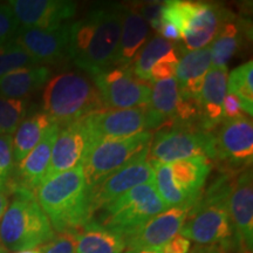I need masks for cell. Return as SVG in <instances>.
Segmentation results:
<instances>
[{
  "label": "cell",
  "mask_w": 253,
  "mask_h": 253,
  "mask_svg": "<svg viewBox=\"0 0 253 253\" xmlns=\"http://www.w3.org/2000/svg\"><path fill=\"white\" fill-rule=\"evenodd\" d=\"M125 5H104L69 24L68 58L93 75L113 67L122 31Z\"/></svg>",
  "instance_id": "1"
},
{
  "label": "cell",
  "mask_w": 253,
  "mask_h": 253,
  "mask_svg": "<svg viewBox=\"0 0 253 253\" xmlns=\"http://www.w3.org/2000/svg\"><path fill=\"white\" fill-rule=\"evenodd\" d=\"M36 198L58 232H78L93 219L82 166L43 181L37 188Z\"/></svg>",
  "instance_id": "2"
},
{
  "label": "cell",
  "mask_w": 253,
  "mask_h": 253,
  "mask_svg": "<svg viewBox=\"0 0 253 253\" xmlns=\"http://www.w3.org/2000/svg\"><path fill=\"white\" fill-rule=\"evenodd\" d=\"M42 107L43 113L59 126L106 110L93 80L78 72L49 79L42 93Z\"/></svg>",
  "instance_id": "3"
},
{
  "label": "cell",
  "mask_w": 253,
  "mask_h": 253,
  "mask_svg": "<svg viewBox=\"0 0 253 253\" xmlns=\"http://www.w3.org/2000/svg\"><path fill=\"white\" fill-rule=\"evenodd\" d=\"M14 194L0 221V244L12 252L47 244L54 237V231L36 196L23 188H14Z\"/></svg>",
  "instance_id": "4"
},
{
  "label": "cell",
  "mask_w": 253,
  "mask_h": 253,
  "mask_svg": "<svg viewBox=\"0 0 253 253\" xmlns=\"http://www.w3.org/2000/svg\"><path fill=\"white\" fill-rule=\"evenodd\" d=\"M233 182L229 177H220L190 209L188 218L179 235L201 245H220L229 248L233 236V226L227 209V198Z\"/></svg>",
  "instance_id": "5"
},
{
  "label": "cell",
  "mask_w": 253,
  "mask_h": 253,
  "mask_svg": "<svg viewBox=\"0 0 253 253\" xmlns=\"http://www.w3.org/2000/svg\"><path fill=\"white\" fill-rule=\"evenodd\" d=\"M227 18L229 13L219 5L190 0L164 1L162 12V20L175 25L189 50L208 47Z\"/></svg>",
  "instance_id": "6"
},
{
  "label": "cell",
  "mask_w": 253,
  "mask_h": 253,
  "mask_svg": "<svg viewBox=\"0 0 253 253\" xmlns=\"http://www.w3.org/2000/svg\"><path fill=\"white\" fill-rule=\"evenodd\" d=\"M166 210L168 208L158 196L154 183H145L101 208L100 216L95 221L126 240Z\"/></svg>",
  "instance_id": "7"
},
{
  "label": "cell",
  "mask_w": 253,
  "mask_h": 253,
  "mask_svg": "<svg viewBox=\"0 0 253 253\" xmlns=\"http://www.w3.org/2000/svg\"><path fill=\"white\" fill-rule=\"evenodd\" d=\"M153 136L151 131H143L129 137L104 138L91 143L82 162L87 185L91 188L104 177L149 153Z\"/></svg>",
  "instance_id": "8"
},
{
  "label": "cell",
  "mask_w": 253,
  "mask_h": 253,
  "mask_svg": "<svg viewBox=\"0 0 253 253\" xmlns=\"http://www.w3.org/2000/svg\"><path fill=\"white\" fill-rule=\"evenodd\" d=\"M106 110L145 108L149 103L153 82L143 81L130 66H114L93 75Z\"/></svg>",
  "instance_id": "9"
},
{
  "label": "cell",
  "mask_w": 253,
  "mask_h": 253,
  "mask_svg": "<svg viewBox=\"0 0 253 253\" xmlns=\"http://www.w3.org/2000/svg\"><path fill=\"white\" fill-rule=\"evenodd\" d=\"M147 160L171 164L194 157L213 158V132L192 128L170 126L153 136Z\"/></svg>",
  "instance_id": "10"
},
{
  "label": "cell",
  "mask_w": 253,
  "mask_h": 253,
  "mask_svg": "<svg viewBox=\"0 0 253 253\" xmlns=\"http://www.w3.org/2000/svg\"><path fill=\"white\" fill-rule=\"evenodd\" d=\"M147 157L148 154L142 155L89 188L91 216L135 186L155 182L153 167L148 162Z\"/></svg>",
  "instance_id": "11"
},
{
  "label": "cell",
  "mask_w": 253,
  "mask_h": 253,
  "mask_svg": "<svg viewBox=\"0 0 253 253\" xmlns=\"http://www.w3.org/2000/svg\"><path fill=\"white\" fill-rule=\"evenodd\" d=\"M253 158V126L251 119L240 116L224 121L219 130L213 132V158L218 162L242 169L249 167Z\"/></svg>",
  "instance_id": "12"
},
{
  "label": "cell",
  "mask_w": 253,
  "mask_h": 253,
  "mask_svg": "<svg viewBox=\"0 0 253 253\" xmlns=\"http://www.w3.org/2000/svg\"><path fill=\"white\" fill-rule=\"evenodd\" d=\"M88 135V147L104 138H122L147 130L145 108L101 110L82 119ZM87 147V148H88Z\"/></svg>",
  "instance_id": "13"
},
{
  "label": "cell",
  "mask_w": 253,
  "mask_h": 253,
  "mask_svg": "<svg viewBox=\"0 0 253 253\" xmlns=\"http://www.w3.org/2000/svg\"><path fill=\"white\" fill-rule=\"evenodd\" d=\"M14 42L39 63H56L68 56L69 24L55 28H23L14 37Z\"/></svg>",
  "instance_id": "14"
},
{
  "label": "cell",
  "mask_w": 253,
  "mask_h": 253,
  "mask_svg": "<svg viewBox=\"0 0 253 253\" xmlns=\"http://www.w3.org/2000/svg\"><path fill=\"white\" fill-rule=\"evenodd\" d=\"M191 208H170L157 214L126 239L125 253L160 250L178 235Z\"/></svg>",
  "instance_id": "15"
},
{
  "label": "cell",
  "mask_w": 253,
  "mask_h": 253,
  "mask_svg": "<svg viewBox=\"0 0 253 253\" xmlns=\"http://www.w3.org/2000/svg\"><path fill=\"white\" fill-rule=\"evenodd\" d=\"M8 5L23 28L59 27L77 12V4L69 0H12Z\"/></svg>",
  "instance_id": "16"
},
{
  "label": "cell",
  "mask_w": 253,
  "mask_h": 253,
  "mask_svg": "<svg viewBox=\"0 0 253 253\" xmlns=\"http://www.w3.org/2000/svg\"><path fill=\"white\" fill-rule=\"evenodd\" d=\"M253 184L252 172L245 171L233 183L227 198V209L243 253L253 250Z\"/></svg>",
  "instance_id": "17"
},
{
  "label": "cell",
  "mask_w": 253,
  "mask_h": 253,
  "mask_svg": "<svg viewBox=\"0 0 253 253\" xmlns=\"http://www.w3.org/2000/svg\"><path fill=\"white\" fill-rule=\"evenodd\" d=\"M87 147L88 135L82 120L63 126L53 145L45 181L59 173L81 167L86 156Z\"/></svg>",
  "instance_id": "18"
},
{
  "label": "cell",
  "mask_w": 253,
  "mask_h": 253,
  "mask_svg": "<svg viewBox=\"0 0 253 253\" xmlns=\"http://www.w3.org/2000/svg\"><path fill=\"white\" fill-rule=\"evenodd\" d=\"M60 131L56 123L47 129V131L33 150L30 151L21 162L18 163L17 178L19 183L15 188H23L32 191L45 181L48 170L53 145Z\"/></svg>",
  "instance_id": "19"
},
{
  "label": "cell",
  "mask_w": 253,
  "mask_h": 253,
  "mask_svg": "<svg viewBox=\"0 0 253 253\" xmlns=\"http://www.w3.org/2000/svg\"><path fill=\"white\" fill-rule=\"evenodd\" d=\"M227 67L211 68L205 75L199 94L201 130L211 131L223 120V102L227 93Z\"/></svg>",
  "instance_id": "20"
},
{
  "label": "cell",
  "mask_w": 253,
  "mask_h": 253,
  "mask_svg": "<svg viewBox=\"0 0 253 253\" xmlns=\"http://www.w3.org/2000/svg\"><path fill=\"white\" fill-rule=\"evenodd\" d=\"M178 100V84L175 78L154 82L151 84L149 103L145 107L147 130L172 126L175 123Z\"/></svg>",
  "instance_id": "21"
},
{
  "label": "cell",
  "mask_w": 253,
  "mask_h": 253,
  "mask_svg": "<svg viewBox=\"0 0 253 253\" xmlns=\"http://www.w3.org/2000/svg\"><path fill=\"white\" fill-rule=\"evenodd\" d=\"M211 69L210 47L182 53L176 68L179 95L198 100L205 75Z\"/></svg>",
  "instance_id": "22"
},
{
  "label": "cell",
  "mask_w": 253,
  "mask_h": 253,
  "mask_svg": "<svg viewBox=\"0 0 253 253\" xmlns=\"http://www.w3.org/2000/svg\"><path fill=\"white\" fill-rule=\"evenodd\" d=\"M173 184L191 207L202 198V189L211 172V161L194 157L170 164Z\"/></svg>",
  "instance_id": "23"
},
{
  "label": "cell",
  "mask_w": 253,
  "mask_h": 253,
  "mask_svg": "<svg viewBox=\"0 0 253 253\" xmlns=\"http://www.w3.org/2000/svg\"><path fill=\"white\" fill-rule=\"evenodd\" d=\"M148 34L149 25L140 14L136 5H125L121 38L114 66H130L138 50L143 47Z\"/></svg>",
  "instance_id": "24"
},
{
  "label": "cell",
  "mask_w": 253,
  "mask_h": 253,
  "mask_svg": "<svg viewBox=\"0 0 253 253\" xmlns=\"http://www.w3.org/2000/svg\"><path fill=\"white\" fill-rule=\"evenodd\" d=\"M50 78V69L46 66L20 68L0 77V96L6 99L26 100L47 84Z\"/></svg>",
  "instance_id": "25"
},
{
  "label": "cell",
  "mask_w": 253,
  "mask_h": 253,
  "mask_svg": "<svg viewBox=\"0 0 253 253\" xmlns=\"http://www.w3.org/2000/svg\"><path fill=\"white\" fill-rule=\"evenodd\" d=\"M126 240L90 219L77 232L75 253H125Z\"/></svg>",
  "instance_id": "26"
},
{
  "label": "cell",
  "mask_w": 253,
  "mask_h": 253,
  "mask_svg": "<svg viewBox=\"0 0 253 253\" xmlns=\"http://www.w3.org/2000/svg\"><path fill=\"white\" fill-rule=\"evenodd\" d=\"M53 123L55 122H53L45 113H37L25 118L15 130L14 137H12L14 163L21 162L28 153L37 147Z\"/></svg>",
  "instance_id": "27"
},
{
  "label": "cell",
  "mask_w": 253,
  "mask_h": 253,
  "mask_svg": "<svg viewBox=\"0 0 253 253\" xmlns=\"http://www.w3.org/2000/svg\"><path fill=\"white\" fill-rule=\"evenodd\" d=\"M242 38L238 25L226 23L220 27L210 47L212 68H226L227 63L238 52Z\"/></svg>",
  "instance_id": "28"
},
{
  "label": "cell",
  "mask_w": 253,
  "mask_h": 253,
  "mask_svg": "<svg viewBox=\"0 0 253 253\" xmlns=\"http://www.w3.org/2000/svg\"><path fill=\"white\" fill-rule=\"evenodd\" d=\"M173 48L175 47L171 41L160 36L154 37L136 54L134 61L130 65L132 73L141 80L149 81L150 71L153 66Z\"/></svg>",
  "instance_id": "29"
},
{
  "label": "cell",
  "mask_w": 253,
  "mask_h": 253,
  "mask_svg": "<svg viewBox=\"0 0 253 253\" xmlns=\"http://www.w3.org/2000/svg\"><path fill=\"white\" fill-rule=\"evenodd\" d=\"M253 62L249 61L227 75V93L235 94L242 101L243 112L253 114Z\"/></svg>",
  "instance_id": "30"
},
{
  "label": "cell",
  "mask_w": 253,
  "mask_h": 253,
  "mask_svg": "<svg viewBox=\"0 0 253 253\" xmlns=\"http://www.w3.org/2000/svg\"><path fill=\"white\" fill-rule=\"evenodd\" d=\"M27 100L6 99L0 96V135H12L25 120Z\"/></svg>",
  "instance_id": "31"
},
{
  "label": "cell",
  "mask_w": 253,
  "mask_h": 253,
  "mask_svg": "<svg viewBox=\"0 0 253 253\" xmlns=\"http://www.w3.org/2000/svg\"><path fill=\"white\" fill-rule=\"evenodd\" d=\"M39 66L14 41L0 43V77L20 68Z\"/></svg>",
  "instance_id": "32"
},
{
  "label": "cell",
  "mask_w": 253,
  "mask_h": 253,
  "mask_svg": "<svg viewBox=\"0 0 253 253\" xmlns=\"http://www.w3.org/2000/svg\"><path fill=\"white\" fill-rule=\"evenodd\" d=\"M14 168L12 135H0V191H6Z\"/></svg>",
  "instance_id": "33"
},
{
  "label": "cell",
  "mask_w": 253,
  "mask_h": 253,
  "mask_svg": "<svg viewBox=\"0 0 253 253\" xmlns=\"http://www.w3.org/2000/svg\"><path fill=\"white\" fill-rule=\"evenodd\" d=\"M177 63H178V56H177V52L173 48L153 66L150 71L149 81L158 82L172 79L176 74Z\"/></svg>",
  "instance_id": "34"
},
{
  "label": "cell",
  "mask_w": 253,
  "mask_h": 253,
  "mask_svg": "<svg viewBox=\"0 0 253 253\" xmlns=\"http://www.w3.org/2000/svg\"><path fill=\"white\" fill-rule=\"evenodd\" d=\"M77 232H59L47 244L41 248V253H75Z\"/></svg>",
  "instance_id": "35"
},
{
  "label": "cell",
  "mask_w": 253,
  "mask_h": 253,
  "mask_svg": "<svg viewBox=\"0 0 253 253\" xmlns=\"http://www.w3.org/2000/svg\"><path fill=\"white\" fill-rule=\"evenodd\" d=\"M17 19L9 5H0V43L12 41L19 31Z\"/></svg>",
  "instance_id": "36"
},
{
  "label": "cell",
  "mask_w": 253,
  "mask_h": 253,
  "mask_svg": "<svg viewBox=\"0 0 253 253\" xmlns=\"http://www.w3.org/2000/svg\"><path fill=\"white\" fill-rule=\"evenodd\" d=\"M138 12L148 25H150L154 30H160L161 21H162V12L164 7V1L143 2V4H135Z\"/></svg>",
  "instance_id": "37"
},
{
  "label": "cell",
  "mask_w": 253,
  "mask_h": 253,
  "mask_svg": "<svg viewBox=\"0 0 253 253\" xmlns=\"http://www.w3.org/2000/svg\"><path fill=\"white\" fill-rule=\"evenodd\" d=\"M243 116L242 101L235 94L226 93L223 102V118L225 121L238 119Z\"/></svg>",
  "instance_id": "38"
},
{
  "label": "cell",
  "mask_w": 253,
  "mask_h": 253,
  "mask_svg": "<svg viewBox=\"0 0 253 253\" xmlns=\"http://www.w3.org/2000/svg\"><path fill=\"white\" fill-rule=\"evenodd\" d=\"M190 248H191V242L178 233L163 248L160 249V253H189Z\"/></svg>",
  "instance_id": "39"
},
{
  "label": "cell",
  "mask_w": 253,
  "mask_h": 253,
  "mask_svg": "<svg viewBox=\"0 0 253 253\" xmlns=\"http://www.w3.org/2000/svg\"><path fill=\"white\" fill-rule=\"evenodd\" d=\"M161 34H162V38L164 39L169 40V41H176L181 39V33L179 31L177 30V27L175 25H172L171 23H168L166 20L161 21V26L160 30H158Z\"/></svg>",
  "instance_id": "40"
},
{
  "label": "cell",
  "mask_w": 253,
  "mask_h": 253,
  "mask_svg": "<svg viewBox=\"0 0 253 253\" xmlns=\"http://www.w3.org/2000/svg\"><path fill=\"white\" fill-rule=\"evenodd\" d=\"M7 207H8V198H7V195H6V191H0V221H1V218L4 216ZM0 250H5L1 246V244H0Z\"/></svg>",
  "instance_id": "41"
},
{
  "label": "cell",
  "mask_w": 253,
  "mask_h": 253,
  "mask_svg": "<svg viewBox=\"0 0 253 253\" xmlns=\"http://www.w3.org/2000/svg\"><path fill=\"white\" fill-rule=\"evenodd\" d=\"M13 253H41L40 249H33V250H24V251H18Z\"/></svg>",
  "instance_id": "42"
},
{
  "label": "cell",
  "mask_w": 253,
  "mask_h": 253,
  "mask_svg": "<svg viewBox=\"0 0 253 253\" xmlns=\"http://www.w3.org/2000/svg\"><path fill=\"white\" fill-rule=\"evenodd\" d=\"M136 253H160V250H144V251H140Z\"/></svg>",
  "instance_id": "43"
},
{
  "label": "cell",
  "mask_w": 253,
  "mask_h": 253,
  "mask_svg": "<svg viewBox=\"0 0 253 253\" xmlns=\"http://www.w3.org/2000/svg\"><path fill=\"white\" fill-rule=\"evenodd\" d=\"M202 253H220L219 251H217V250H212V251H204Z\"/></svg>",
  "instance_id": "44"
},
{
  "label": "cell",
  "mask_w": 253,
  "mask_h": 253,
  "mask_svg": "<svg viewBox=\"0 0 253 253\" xmlns=\"http://www.w3.org/2000/svg\"><path fill=\"white\" fill-rule=\"evenodd\" d=\"M0 253H6L5 250H0Z\"/></svg>",
  "instance_id": "45"
}]
</instances>
